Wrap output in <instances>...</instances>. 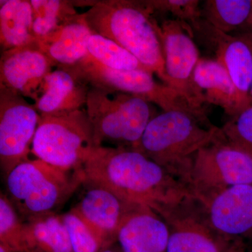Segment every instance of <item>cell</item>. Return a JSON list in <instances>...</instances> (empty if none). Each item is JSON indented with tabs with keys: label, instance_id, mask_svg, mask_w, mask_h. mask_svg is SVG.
<instances>
[{
	"label": "cell",
	"instance_id": "16",
	"mask_svg": "<svg viewBox=\"0 0 252 252\" xmlns=\"http://www.w3.org/2000/svg\"><path fill=\"white\" fill-rule=\"evenodd\" d=\"M91 86L75 69L57 67L46 76L34 107L41 117H61L82 109Z\"/></svg>",
	"mask_w": 252,
	"mask_h": 252
},
{
	"label": "cell",
	"instance_id": "7",
	"mask_svg": "<svg viewBox=\"0 0 252 252\" xmlns=\"http://www.w3.org/2000/svg\"><path fill=\"white\" fill-rule=\"evenodd\" d=\"M252 185V156L232 147L220 132L195 154L189 188L203 202L225 189Z\"/></svg>",
	"mask_w": 252,
	"mask_h": 252
},
{
	"label": "cell",
	"instance_id": "31",
	"mask_svg": "<svg viewBox=\"0 0 252 252\" xmlns=\"http://www.w3.org/2000/svg\"><path fill=\"white\" fill-rule=\"evenodd\" d=\"M118 252L117 251H115V250H113L112 249L108 248V249H105V250H101L100 252Z\"/></svg>",
	"mask_w": 252,
	"mask_h": 252
},
{
	"label": "cell",
	"instance_id": "14",
	"mask_svg": "<svg viewBox=\"0 0 252 252\" xmlns=\"http://www.w3.org/2000/svg\"><path fill=\"white\" fill-rule=\"evenodd\" d=\"M86 185L87 190L71 210L85 222L105 250L118 241L121 225L135 205L126 203L107 189Z\"/></svg>",
	"mask_w": 252,
	"mask_h": 252
},
{
	"label": "cell",
	"instance_id": "22",
	"mask_svg": "<svg viewBox=\"0 0 252 252\" xmlns=\"http://www.w3.org/2000/svg\"><path fill=\"white\" fill-rule=\"evenodd\" d=\"M201 10L203 19L225 34L252 31V0H207Z\"/></svg>",
	"mask_w": 252,
	"mask_h": 252
},
{
	"label": "cell",
	"instance_id": "24",
	"mask_svg": "<svg viewBox=\"0 0 252 252\" xmlns=\"http://www.w3.org/2000/svg\"><path fill=\"white\" fill-rule=\"evenodd\" d=\"M88 51L91 60L110 69L122 71L147 69L127 50L96 33H93L89 38Z\"/></svg>",
	"mask_w": 252,
	"mask_h": 252
},
{
	"label": "cell",
	"instance_id": "3",
	"mask_svg": "<svg viewBox=\"0 0 252 252\" xmlns=\"http://www.w3.org/2000/svg\"><path fill=\"white\" fill-rule=\"evenodd\" d=\"M220 132L206 117L184 111L163 112L149 122L135 150L189 187L195 154Z\"/></svg>",
	"mask_w": 252,
	"mask_h": 252
},
{
	"label": "cell",
	"instance_id": "11",
	"mask_svg": "<svg viewBox=\"0 0 252 252\" xmlns=\"http://www.w3.org/2000/svg\"><path fill=\"white\" fill-rule=\"evenodd\" d=\"M193 32L190 25L178 20H166L159 24L166 85L178 91L193 107L204 110L195 97L193 85L194 70L200 59Z\"/></svg>",
	"mask_w": 252,
	"mask_h": 252
},
{
	"label": "cell",
	"instance_id": "23",
	"mask_svg": "<svg viewBox=\"0 0 252 252\" xmlns=\"http://www.w3.org/2000/svg\"><path fill=\"white\" fill-rule=\"evenodd\" d=\"M33 32L39 44L54 40L63 27L77 16L71 1L63 0H31Z\"/></svg>",
	"mask_w": 252,
	"mask_h": 252
},
{
	"label": "cell",
	"instance_id": "19",
	"mask_svg": "<svg viewBox=\"0 0 252 252\" xmlns=\"http://www.w3.org/2000/svg\"><path fill=\"white\" fill-rule=\"evenodd\" d=\"M93 33L85 15L78 14L63 27L54 40L39 44V47L54 67L74 69L89 58L88 42Z\"/></svg>",
	"mask_w": 252,
	"mask_h": 252
},
{
	"label": "cell",
	"instance_id": "2",
	"mask_svg": "<svg viewBox=\"0 0 252 252\" xmlns=\"http://www.w3.org/2000/svg\"><path fill=\"white\" fill-rule=\"evenodd\" d=\"M141 1H94L84 13L92 31L130 53L149 72L166 84L159 24Z\"/></svg>",
	"mask_w": 252,
	"mask_h": 252
},
{
	"label": "cell",
	"instance_id": "6",
	"mask_svg": "<svg viewBox=\"0 0 252 252\" xmlns=\"http://www.w3.org/2000/svg\"><path fill=\"white\" fill-rule=\"evenodd\" d=\"M86 109L61 117H41L32 146L36 158L63 170H83L95 148Z\"/></svg>",
	"mask_w": 252,
	"mask_h": 252
},
{
	"label": "cell",
	"instance_id": "8",
	"mask_svg": "<svg viewBox=\"0 0 252 252\" xmlns=\"http://www.w3.org/2000/svg\"><path fill=\"white\" fill-rule=\"evenodd\" d=\"M76 71L91 87L115 91L137 96L168 111H184L206 117L204 110L193 107L173 88L154 79L153 73L147 69L122 71L110 69L88 58Z\"/></svg>",
	"mask_w": 252,
	"mask_h": 252
},
{
	"label": "cell",
	"instance_id": "15",
	"mask_svg": "<svg viewBox=\"0 0 252 252\" xmlns=\"http://www.w3.org/2000/svg\"><path fill=\"white\" fill-rule=\"evenodd\" d=\"M203 36L234 83L245 108L252 105V51L243 34H225L202 20L196 30Z\"/></svg>",
	"mask_w": 252,
	"mask_h": 252
},
{
	"label": "cell",
	"instance_id": "17",
	"mask_svg": "<svg viewBox=\"0 0 252 252\" xmlns=\"http://www.w3.org/2000/svg\"><path fill=\"white\" fill-rule=\"evenodd\" d=\"M169 229L148 207L133 205L124 219L118 242L123 252H167Z\"/></svg>",
	"mask_w": 252,
	"mask_h": 252
},
{
	"label": "cell",
	"instance_id": "4",
	"mask_svg": "<svg viewBox=\"0 0 252 252\" xmlns=\"http://www.w3.org/2000/svg\"><path fill=\"white\" fill-rule=\"evenodd\" d=\"M95 147H138L153 115L151 103L115 91L91 87L86 104Z\"/></svg>",
	"mask_w": 252,
	"mask_h": 252
},
{
	"label": "cell",
	"instance_id": "21",
	"mask_svg": "<svg viewBox=\"0 0 252 252\" xmlns=\"http://www.w3.org/2000/svg\"><path fill=\"white\" fill-rule=\"evenodd\" d=\"M23 252H72L61 215L48 212L26 219Z\"/></svg>",
	"mask_w": 252,
	"mask_h": 252
},
{
	"label": "cell",
	"instance_id": "1",
	"mask_svg": "<svg viewBox=\"0 0 252 252\" xmlns=\"http://www.w3.org/2000/svg\"><path fill=\"white\" fill-rule=\"evenodd\" d=\"M84 185L110 190L126 203L157 215L192 192L163 167L135 149L96 147L84 168Z\"/></svg>",
	"mask_w": 252,
	"mask_h": 252
},
{
	"label": "cell",
	"instance_id": "9",
	"mask_svg": "<svg viewBox=\"0 0 252 252\" xmlns=\"http://www.w3.org/2000/svg\"><path fill=\"white\" fill-rule=\"evenodd\" d=\"M158 215L168 227L167 252H242L220 236L205 204L193 194Z\"/></svg>",
	"mask_w": 252,
	"mask_h": 252
},
{
	"label": "cell",
	"instance_id": "25",
	"mask_svg": "<svg viewBox=\"0 0 252 252\" xmlns=\"http://www.w3.org/2000/svg\"><path fill=\"white\" fill-rule=\"evenodd\" d=\"M25 221L7 195H0V245L15 252H23Z\"/></svg>",
	"mask_w": 252,
	"mask_h": 252
},
{
	"label": "cell",
	"instance_id": "26",
	"mask_svg": "<svg viewBox=\"0 0 252 252\" xmlns=\"http://www.w3.org/2000/svg\"><path fill=\"white\" fill-rule=\"evenodd\" d=\"M152 13L170 14L175 20L188 23L193 31L203 20L200 1L197 0H147L141 1Z\"/></svg>",
	"mask_w": 252,
	"mask_h": 252
},
{
	"label": "cell",
	"instance_id": "5",
	"mask_svg": "<svg viewBox=\"0 0 252 252\" xmlns=\"http://www.w3.org/2000/svg\"><path fill=\"white\" fill-rule=\"evenodd\" d=\"M85 182L84 170H63L36 158L19 164L6 176L9 198L26 219L55 212Z\"/></svg>",
	"mask_w": 252,
	"mask_h": 252
},
{
	"label": "cell",
	"instance_id": "10",
	"mask_svg": "<svg viewBox=\"0 0 252 252\" xmlns=\"http://www.w3.org/2000/svg\"><path fill=\"white\" fill-rule=\"evenodd\" d=\"M40 119L34 104L0 85V165L6 177L29 160Z\"/></svg>",
	"mask_w": 252,
	"mask_h": 252
},
{
	"label": "cell",
	"instance_id": "27",
	"mask_svg": "<svg viewBox=\"0 0 252 252\" xmlns=\"http://www.w3.org/2000/svg\"><path fill=\"white\" fill-rule=\"evenodd\" d=\"M220 129L223 138L232 147L252 156V104L230 117Z\"/></svg>",
	"mask_w": 252,
	"mask_h": 252
},
{
	"label": "cell",
	"instance_id": "12",
	"mask_svg": "<svg viewBox=\"0 0 252 252\" xmlns=\"http://www.w3.org/2000/svg\"><path fill=\"white\" fill-rule=\"evenodd\" d=\"M203 203L215 229L227 243L241 251L252 243V185L230 187Z\"/></svg>",
	"mask_w": 252,
	"mask_h": 252
},
{
	"label": "cell",
	"instance_id": "13",
	"mask_svg": "<svg viewBox=\"0 0 252 252\" xmlns=\"http://www.w3.org/2000/svg\"><path fill=\"white\" fill-rule=\"evenodd\" d=\"M53 67L39 46L8 50L1 54L0 85L35 101Z\"/></svg>",
	"mask_w": 252,
	"mask_h": 252
},
{
	"label": "cell",
	"instance_id": "29",
	"mask_svg": "<svg viewBox=\"0 0 252 252\" xmlns=\"http://www.w3.org/2000/svg\"><path fill=\"white\" fill-rule=\"evenodd\" d=\"M243 35L245 36L246 37V39H248L249 44H250V47H251L252 51V31L250 32L244 33V34H242ZM251 97L252 99V90H251Z\"/></svg>",
	"mask_w": 252,
	"mask_h": 252
},
{
	"label": "cell",
	"instance_id": "20",
	"mask_svg": "<svg viewBox=\"0 0 252 252\" xmlns=\"http://www.w3.org/2000/svg\"><path fill=\"white\" fill-rule=\"evenodd\" d=\"M33 10L31 1L6 0L0 4V45L8 50L39 46L33 32Z\"/></svg>",
	"mask_w": 252,
	"mask_h": 252
},
{
	"label": "cell",
	"instance_id": "30",
	"mask_svg": "<svg viewBox=\"0 0 252 252\" xmlns=\"http://www.w3.org/2000/svg\"><path fill=\"white\" fill-rule=\"evenodd\" d=\"M0 252H15L11 251L9 249L6 248L4 245H0Z\"/></svg>",
	"mask_w": 252,
	"mask_h": 252
},
{
	"label": "cell",
	"instance_id": "28",
	"mask_svg": "<svg viewBox=\"0 0 252 252\" xmlns=\"http://www.w3.org/2000/svg\"><path fill=\"white\" fill-rule=\"evenodd\" d=\"M67 230L72 252H99L102 245L80 217L70 210L61 215Z\"/></svg>",
	"mask_w": 252,
	"mask_h": 252
},
{
	"label": "cell",
	"instance_id": "18",
	"mask_svg": "<svg viewBox=\"0 0 252 252\" xmlns=\"http://www.w3.org/2000/svg\"><path fill=\"white\" fill-rule=\"evenodd\" d=\"M193 85L200 105L219 106L230 117L245 109L228 71L217 59L199 60L194 70Z\"/></svg>",
	"mask_w": 252,
	"mask_h": 252
},
{
	"label": "cell",
	"instance_id": "32",
	"mask_svg": "<svg viewBox=\"0 0 252 252\" xmlns=\"http://www.w3.org/2000/svg\"><path fill=\"white\" fill-rule=\"evenodd\" d=\"M252 252V250H250V252Z\"/></svg>",
	"mask_w": 252,
	"mask_h": 252
}]
</instances>
